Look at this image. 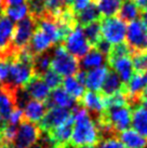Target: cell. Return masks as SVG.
Here are the masks:
<instances>
[{
	"label": "cell",
	"mask_w": 147,
	"mask_h": 148,
	"mask_svg": "<svg viewBox=\"0 0 147 148\" xmlns=\"http://www.w3.org/2000/svg\"><path fill=\"white\" fill-rule=\"evenodd\" d=\"M74 116L73 134L69 143L75 147L95 146L101 142L96 123L86 108L77 104L73 108Z\"/></svg>",
	"instance_id": "obj_1"
},
{
	"label": "cell",
	"mask_w": 147,
	"mask_h": 148,
	"mask_svg": "<svg viewBox=\"0 0 147 148\" xmlns=\"http://www.w3.org/2000/svg\"><path fill=\"white\" fill-rule=\"evenodd\" d=\"M51 55V69L61 77H71L80 69L79 61L68 53L62 43L54 48Z\"/></svg>",
	"instance_id": "obj_2"
},
{
	"label": "cell",
	"mask_w": 147,
	"mask_h": 148,
	"mask_svg": "<svg viewBox=\"0 0 147 148\" xmlns=\"http://www.w3.org/2000/svg\"><path fill=\"white\" fill-rule=\"evenodd\" d=\"M34 77L33 63L25 62L20 58H11L10 62V74H9L8 83L0 84V86H7L13 89H22L24 88L30 79Z\"/></svg>",
	"instance_id": "obj_3"
},
{
	"label": "cell",
	"mask_w": 147,
	"mask_h": 148,
	"mask_svg": "<svg viewBox=\"0 0 147 148\" xmlns=\"http://www.w3.org/2000/svg\"><path fill=\"white\" fill-rule=\"evenodd\" d=\"M41 131L39 127L27 120H23L17 125L15 136L9 145L4 146L7 148H29L36 144L41 136Z\"/></svg>",
	"instance_id": "obj_4"
},
{
	"label": "cell",
	"mask_w": 147,
	"mask_h": 148,
	"mask_svg": "<svg viewBox=\"0 0 147 148\" xmlns=\"http://www.w3.org/2000/svg\"><path fill=\"white\" fill-rule=\"evenodd\" d=\"M103 39L113 45L122 43L126 40L127 24L118 16L102 17L100 20Z\"/></svg>",
	"instance_id": "obj_5"
},
{
	"label": "cell",
	"mask_w": 147,
	"mask_h": 148,
	"mask_svg": "<svg viewBox=\"0 0 147 148\" xmlns=\"http://www.w3.org/2000/svg\"><path fill=\"white\" fill-rule=\"evenodd\" d=\"M62 45H64V48L68 53L71 54L74 58H76L77 60L84 56L91 48L90 43L88 42L86 36L83 34L82 27L78 26V25L66 36L64 42Z\"/></svg>",
	"instance_id": "obj_6"
},
{
	"label": "cell",
	"mask_w": 147,
	"mask_h": 148,
	"mask_svg": "<svg viewBox=\"0 0 147 148\" xmlns=\"http://www.w3.org/2000/svg\"><path fill=\"white\" fill-rule=\"evenodd\" d=\"M37 27L36 20L30 15L26 16L24 20L17 22L14 26L12 35V47L13 49L21 50L27 47L33 37V34Z\"/></svg>",
	"instance_id": "obj_7"
},
{
	"label": "cell",
	"mask_w": 147,
	"mask_h": 148,
	"mask_svg": "<svg viewBox=\"0 0 147 148\" xmlns=\"http://www.w3.org/2000/svg\"><path fill=\"white\" fill-rule=\"evenodd\" d=\"M126 39H127V45H129L132 53L146 50L147 28L143 24V22L139 20L130 22L127 26Z\"/></svg>",
	"instance_id": "obj_8"
},
{
	"label": "cell",
	"mask_w": 147,
	"mask_h": 148,
	"mask_svg": "<svg viewBox=\"0 0 147 148\" xmlns=\"http://www.w3.org/2000/svg\"><path fill=\"white\" fill-rule=\"evenodd\" d=\"M70 115H71V111L67 108L51 107L45 111L43 118L38 123V127L42 132L47 133L64 123L70 117Z\"/></svg>",
	"instance_id": "obj_9"
},
{
	"label": "cell",
	"mask_w": 147,
	"mask_h": 148,
	"mask_svg": "<svg viewBox=\"0 0 147 148\" xmlns=\"http://www.w3.org/2000/svg\"><path fill=\"white\" fill-rule=\"evenodd\" d=\"M14 25L7 16L0 17V58H14L16 50L12 47Z\"/></svg>",
	"instance_id": "obj_10"
},
{
	"label": "cell",
	"mask_w": 147,
	"mask_h": 148,
	"mask_svg": "<svg viewBox=\"0 0 147 148\" xmlns=\"http://www.w3.org/2000/svg\"><path fill=\"white\" fill-rule=\"evenodd\" d=\"M107 63L111 70H114L118 75L123 84H126L134 74V68L130 55L107 58Z\"/></svg>",
	"instance_id": "obj_11"
},
{
	"label": "cell",
	"mask_w": 147,
	"mask_h": 148,
	"mask_svg": "<svg viewBox=\"0 0 147 148\" xmlns=\"http://www.w3.org/2000/svg\"><path fill=\"white\" fill-rule=\"evenodd\" d=\"M74 127V116L73 114L66 120L65 122L61 125L56 127L51 131L47 132L51 142L53 143L54 147H63L64 145L68 144L73 134Z\"/></svg>",
	"instance_id": "obj_12"
},
{
	"label": "cell",
	"mask_w": 147,
	"mask_h": 148,
	"mask_svg": "<svg viewBox=\"0 0 147 148\" xmlns=\"http://www.w3.org/2000/svg\"><path fill=\"white\" fill-rule=\"evenodd\" d=\"M78 104L86 108L89 111L91 117L93 120H96L104 111V104H103V96L100 92H94V91H87L84 94L82 95L80 101Z\"/></svg>",
	"instance_id": "obj_13"
},
{
	"label": "cell",
	"mask_w": 147,
	"mask_h": 148,
	"mask_svg": "<svg viewBox=\"0 0 147 148\" xmlns=\"http://www.w3.org/2000/svg\"><path fill=\"white\" fill-rule=\"evenodd\" d=\"M23 89L26 92V94L28 95L29 99L39 101L42 103H45V101L50 95L49 86L45 84L42 77L40 76H34Z\"/></svg>",
	"instance_id": "obj_14"
},
{
	"label": "cell",
	"mask_w": 147,
	"mask_h": 148,
	"mask_svg": "<svg viewBox=\"0 0 147 148\" xmlns=\"http://www.w3.org/2000/svg\"><path fill=\"white\" fill-rule=\"evenodd\" d=\"M45 104L48 109L51 107H62V108L73 109L78 104V102L76 99H74L62 86H58L52 91V93H50L49 97Z\"/></svg>",
	"instance_id": "obj_15"
},
{
	"label": "cell",
	"mask_w": 147,
	"mask_h": 148,
	"mask_svg": "<svg viewBox=\"0 0 147 148\" xmlns=\"http://www.w3.org/2000/svg\"><path fill=\"white\" fill-rule=\"evenodd\" d=\"M52 45H53V43L51 41V39L42 30L36 27L27 48L30 51V53L33 54L34 56H36V55L48 52V50Z\"/></svg>",
	"instance_id": "obj_16"
},
{
	"label": "cell",
	"mask_w": 147,
	"mask_h": 148,
	"mask_svg": "<svg viewBox=\"0 0 147 148\" xmlns=\"http://www.w3.org/2000/svg\"><path fill=\"white\" fill-rule=\"evenodd\" d=\"M108 71H109V68L106 65L87 71L86 81H84V86H87V89L89 91L100 92Z\"/></svg>",
	"instance_id": "obj_17"
},
{
	"label": "cell",
	"mask_w": 147,
	"mask_h": 148,
	"mask_svg": "<svg viewBox=\"0 0 147 148\" xmlns=\"http://www.w3.org/2000/svg\"><path fill=\"white\" fill-rule=\"evenodd\" d=\"M47 111V106L45 103L35 101V99H28L24 105L23 109V118L33 123H39Z\"/></svg>",
	"instance_id": "obj_18"
},
{
	"label": "cell",
	"mask_w": 147,
	"mask_h": 148,
	"mask_svg": "<svg viewBox=\"0 0 147 148\" xmlns=\"http://www.w3.org/2000/svg\"><path fill=\"white\" fill-rule=\"evenodd\" d=\"M118 140L124 148H146L147 138L139 135L133 129H127L118 134Z\"/></svg>",
	"instance_id": "obj_19"
},
{
	"label": "cell",
	"mask_w": 147,
	"mask_h": 148,
	"mask_svg": "<svg viewBox=\"0 0 147 148\" xmlns=\"http://www.w3.org/2000/svg\"><path fill=\"white\" fill-rule=\"evenodd\" d=\"M107 62V58L102 54L100 51L93 48V49L89 50V52L82 56L80 58V62H79V66H80V69L82 70H91L94 68H98L101 66L104 65V63Z\"/></svg>",
	"instance_id": "obj_20"
},
{
	"label": "cell",
	"mask_w": 147,
	"mask_h": 148,
	"mask_svg": "<svg viewBox=\"0 0 147 148\" xmlns=\"http://www.w3.org/2000/svg\"><path fill=\"white\" fill-rule=\"evenodd\" d=\"M131 124L134 131L147 138V108L139 105L135 107L134 109H132Z\"/></svg>",
	"instance_id": "obj_21"
},
{
	"label": "cell",
	"mask_w": 147,
	"mask_h": 148,
	"mask_svg": "<svg viewBox=\"0 0 147 148\" xmlns=\"http://www.w3.org/2000/svg\"><path fill=\"white\" fill-rule=\"evenodd\" d=\"M123 86L124 84L120 80L118 75L116 74L114 70H109L106 76V79L100 90V93L103 96H109V95H113L122 90Z\"/></svg>",
	"instance_id": "obj_22"
},
{
	"label": "cell",
	"mask_w": 147,
	"mask_h": 148,
	"mask_svg": "<svg viewBox=\"0 0 147 148\" xmlns=\"http://www.w3.org/2000/svg\"><path fill=\"white\" fill-rule=\"evenodd\" d=\"M75 15H76L77 25L78 26H81V27L90 24L92 22L100 21L102 18L95 2H91L84 10H82V11H80V12L75 14Z\"/></svg>",
	"instance_id": "obj_23"
},
{
	"label": "cell",
	"mask_w": 147,
	"mask_h": 148,
	"mask_svg": "<svg viewBox=\"0 0 147 148\" xmlns=\"http://www.w3.org/2000/svg\"><path fill=\"white\" fill-rule=\"evenodd\" d=\"M102 17L116 16L123 0H95L94 1Z\"/></svg>",
	"instance_id": "obj_24"
},
{
	"label": "cell",
	"mask_w": 147,
	"mask_h": 148,
	"mask_svg": "<svg viewBox=\"0 0 147 148\" xmlns=\"http://www.w3.org/2000/svg\"><path fill=\"white\" fill-rule=\"evenodd\" d=\"M62 88L68 93V94L76 99L77 102L80 101L82 95L84 94V86L78 81L76 77H65V79L62 82Z\"/></svg>",
	"instance_id": "obj_25"
},
{
	"label": "cell",
	"mask_w": 147,
	"mask_h": 148,
	"mask_svg": "<svg viewBox=\"0 0 147 148\" xmlns=\"http://www.w3.org/2000/svg\"><path fill=\"white\" fill-rule=\"evenodd\" d=\"M139 16V9L133 0H123L118 12V17L123 22H133Z\"/></svg>",
	"instance_id": "obj_26"
},
{
	"label": "cell",
	"mask_w": 147,
	"mask_h": 148,
	"mask_svg": "<svg viewBox=\"0 0 147 148\" xmlns=\"http://www.w3.org/2000/svg\"><path fill=\"white\" fill-rule=\"evenodd\" d=\"M51 53H42L39 55H36L33 61V69L34 76H40L42 77L45 71L51 68Z\"/></svg>",
	"instance_id": "obj_27"
},
{
	"label": "cell",
	"mask_w": 147,
	"mask_h": 148,
	"mask_svg": "<svg viewBox=\"0 0 147 148\" xmlns=\"http://www.w3.org/2000/svg\"><path fill=\"white\" fill-rule=\"evenodd\" d=\"M70 8V0H45V13L56 17Z\"/></svg>",
	"instance_id": "obj_28"
},
{
	"label": "cell",
	"mask_w": 147,
	"mask_h": 148,
	"mask_svg": "<svg viewBox=\"0 0 147 148\" xmlns=\"http://www.w3.org/2000/svg\"><path fill=\"white\" fill-rule=\"evenodd\" d=\"M82 30H83V34H84V36H86L88 42H89L91 47H93V48L95 47V45L102 39L100 21L92 22L90 24L83 26V27H82Z\"/></svg>",
	"instance_id": "obj_29"
},
{
	"label": "cell",
	"mask_w": 147,
	"mask_h": 148,
	"mask_svg": "<svg viewBox=\"0 0 147 148\" xmlns=\"http://www.w3.org/2000/svg\"><path fill=\"white\" fill-rule=\"evenodd\" d=\"M3 13L7 15L10 21L12 22H20L24 20L28 14V7L27 4H21L16 7H8L3 9Z\"/></svg>",
	"instance_id": "obj_30"
},
{
	"label": "cell",
	"mask_w": 147,
	"mask_h": 148,
	"mask_svg": "<svg viewBox=\"0 0 147 148\" xmlns=\"http://www.w3.org/2000/svg\"><path fill=\"white\" fill-rule=\"evenodd\" d=\"M132 64L135 73L145 74L147 71V49L132 53Z\"/></svg>",
	"instance_id": "obj_31"
},
{
	"label": "cell",
	"mask_w": 147,
	"mask_h": 148,
	"mask_svg": "<svg viewBox=\"0 0 147 148\" xmlns=\"http://www.w3.org/2000/svg\"><path fill=\"white\" fill-rule=\"evenodd\" d=\"M26 4L28 7L29 15L35 20L40 18L43 14H45V0H26Z\"/></svg>",
	"instance_id": "obj_32"
},
{
	"label": "cell",
	"mask_w": 147,
	"mask_h": 148,
	"mask_svg": "<svg viewBox=\"0 0 147 148\" xmlns=\"http://www.w3.org/2000/svg\"><path fill=\"white\" fill-rule=\"evenodd\" d=\"M42 79L45 82V84L49 86V89H56L58 86H62V82H63V79L58 74H56L55 71H53L52 69H49L48 71H45Z\"/></svg>",
	"instance_id": "obj_33"
},
{
	"label": "cell",
	"mask_w": 147,
	"mask_h": 148,
	"mask_svg": "<svg viewBox=\"0 0 147 148\" xmlns=\"http://www.w3.org/2000/svg\"><path fill=\"white\" fill-rule=\"evenodd\" d=\"M96 148H124L121 142L118 140V136H113V137H107L102 140L98 144Z\"/></svg>",
	"instance_id": "obj_34"
},
{
	"label": "cell",
	"mask_w": 147,
	"mask_h": 148,
	"mask_svg": "<svg viewBox=\"0 0 147 148\" xmlns=\"http://www.w3.org/2000/svg\"><path fill=\"white\" fill-rule=\"evenodd\" d=\"M91 2H94V0H70V9L75 14H77L84 10Z\"/></svg>",
	"instance_id": "obj_35"
},
{
	"label": "cell",
	"mask_w": 147,
	"mask_h": 148,
	"mask_svg": "<svg viewBox=\"0 0 147 148\" xmlns=\"http://www.w3.org/2000/svg\"><path fill=\"white\" fill-rule=\"evenodd\" d=\"M94 48L98 50V51H100L102 54H104V55L107 58V56H108V54H109V52H110V50H111V45L108 43L106 40H104V39L102 38V39H101V40L95 45Z\"/></svg>",
	"instance_id": "obj_36"
},
{
	"label": "cell",
	"mask_w": 147,
	"mask_h": 148,
	"mask_svg": "<svg viewBox=\"0 0 147 148\" xmlns=\"http://www.w3.org/2000/svg\"><path fill=\"white\" fill-rule=\"evenodd\" d=\"M3 2V9L8 7H16L21 4L26 3V0H2Z\"/></svg>",
	"instance_id": "obj_37"
},
{
	"label": "cell",
	"mask_w": 147,
	"mask_h": 148,
	"mask_svg": "<svg viewBox=\"0 0 147 148\" xmlns=\"http://www.w3.org/2000/svg\"><path fill=\"white\" fill-rule=\"evenodd\" d=\"M134 3L137 5V8L142 11H147V0H133Z\"/></svg>",
	"instance_id": "obj_38"
},
{
	"label": "cell",
	"mask_w": 147,
	"mask_h": 148,
	"mask_svg": "<svg viewBox=\"0 0 147 148\" xmlns=\"http://www.w3.org/2000/svg\"><path fill=\"white\" fill-rule=\"evenodd\" d=\"M141 105L144 106L145 108H147V84L144 89L143 93L141 95Z\"/></svg>",
	"instance_id": "obj_39"
},
{
	"label": "cell",
	"mask_w": 147,
	"mask_h": 148,
	"mask_svg": "<svg viewBox=\"0 0 147 148\" xmlns=\"http://www.w3.org/2000/svg\"><path fill=\"white\" fill-rule=\"evenodd\" d=\"M141 21L143 22V24L145 25V27L147 28V11H144L142 13V20Z\"/></svg>",
	"instance_id": "obj_40"
},
{
	"label": "cell",
	"mask_w": 147,
	"mask_h": 148,
	"mask_svg": "<svg viewBox=\"0 0 147 148\" xmlns=\"http://www.w3.org/2000/svg\"><path fill=\"white\" fill-rule=\"evenodd\" d=\"M2 13H3V2L2 0H0V17L2 15Z\"/></svg>",
	"instance_id": "obj_41"
},
{
	"label": "cell",
	"mask_w": 147,
	"mask_h": 148,
	"mask_svg": "<svg viewBox=\"0 0 147 148\" xmlns=\"http://www.w3.org/2000/svg\"><path fill=\"white\" fill-rule=\"evenodd\" d=\"M76 148H96L95 146H80V147H76Z\"/></svg>",
	"instance_id": "obj_42"
},
{
	"label": "cell",
	"mask_w": 147,
	"mask_h": 148,
	"mask_svg": "<svg viewBox=\"0 0 147 148\" xmlns=\"http://www.w3.org/2000/svg\"><path fill=\"white\" fill-rule=\"evenodd\" d=\"M2 146V134H1V131H0V148Z\"/></svg>",
	"instance_id": "obj_43"
},
{
	"label": "cell",
	"mask_w": 147,
	"mask_h": 148,
	"mask_svg": "<svg viewBox=\"0 0 147 148\" xmlns=\"http://www.w3.org/2000/svg\"><path fill=\"white\" fill-rule=\"evenodd\" d=\"M144 77H145V80H146V82H147V71L145 73V75H144Z\"/></svg>",
	"instance_id": "obj_44"
},
{
	"label": "cell",
	"mask_w": 147,
	"mask_h": 148,
	"mask_svg": "<svg viewBox=\"0 0 147 148\" xmlns=\"http://www.w3.org/2000/svg\"><path fill=\"white\" fill-rule=\"evenodd\" d=\"M55 148H65V147H64V146H63V147H55Z\"/></svg>",
	"instance_id": "obj_45"
}]
</instances>
